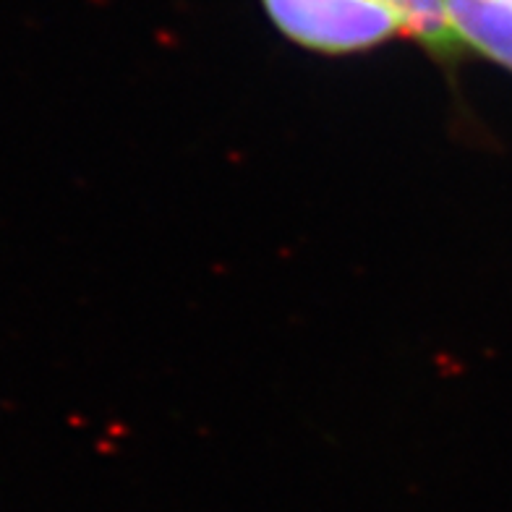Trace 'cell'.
<instances>
[{
  "label": "cell",
  "instance_id": "1",
  "mask_svg": "<svg viewBox=\"0 0 512 512\" xmlns=\"http://www.w3.org/2000/svg\"><path fill=\"white\" fill-rule=\"evenodd\" d=\"M280 32L319 53H356L390 40L400 24L379 0H264Z\"/></svg>",
  "mask_w": 512,
  "mask_h": 512
},
{
  "label": "cell",
  "instance_id": "3",
  "mask_svg": "<svg viewBox=\"0 0 512 512\" xmlns=\"http://www.w3.org/2000/svg\"><path fill=\"white\" fill-rule=\"evenodd\" d=\"M390 8L400 29L411 32L424 48L437 55H455L460 40L445 11V0H379Z\"/></svg>",
  "mask_w": 512,
  "mask_h": 512
},
{
  "label": "cell",
  "instance_id": "2",
  "mask_svg": "<svg viewBox=\"0 0 512 512\" xmlns=\"http://www.w3.org/2000/svg\"><path fill=\"white\" fill-rule=\"evenodd\" d=\"M460 42L512 71V0H445Z\"/></svg>",
  "mask_w": 512,
  "mask_h": 512
}]
</instances>
